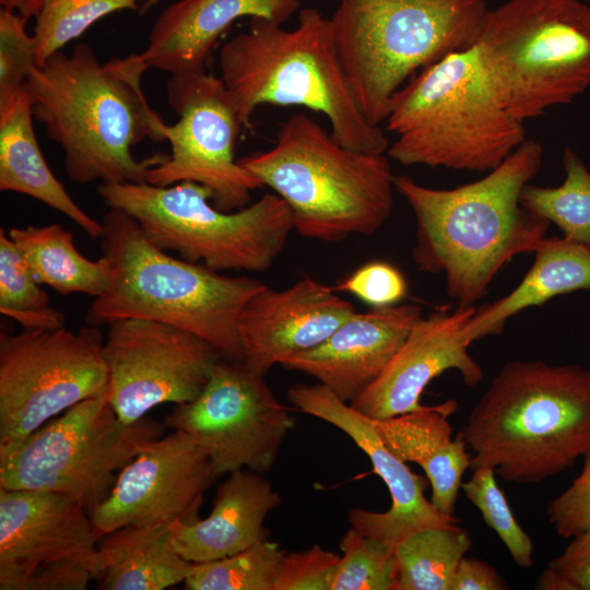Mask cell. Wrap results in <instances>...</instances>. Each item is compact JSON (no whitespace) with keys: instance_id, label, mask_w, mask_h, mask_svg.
Returning <instances> with one entry per match:
<instances>
[{"instance_id":"obj_29","label":"cell","mask_w":590,"mask_h":590,"mask_svg":"<svg viewBox=\"0 0 590 590\" xmlns=\"http://www.w3.org/2000/svg\"><path fill=\"white\" fill-rule=\"evenodd\" d=\"M468 530L451 523L428 527L394 546L396 590H450L460 560L472 546Z\"/></svg>"},{"instance_id":"obj_16","label":"cell","mask_w":590,"mask_h":590,"mask_svg":"<svg viewBox=\"0 0 590 590\" xmlns=\"http://www.w3.org/2000/svg\"><path fill=\"white\" fill-rule=\"evenodd\" d=\"M107 327L103 345L107 396L127 424L160 404L194 400L223 357L205 340L167 323L125 318Z\"/></svg>"},{"instance_id":"obj_33","label":"cell","mask_w":590,"mask_h":590,"mask_svg":"<svg viewBox=\"0 0 590 590\" xmlns=\"http://www.w3.org/2000/svg\"><path fill=\"white\" fill-rule=\"evenodd\" d=\"M153 0H44L36 15L33 36L36 62L43 64L103 17L122 10H137Z\"/></svg>"},{"instance_id":"obj_1","label":"cell","mask_w":590,"mask_h":590,"mask_svg":"<svg viewBox=\"0 0 590 590\" xmlns=\"http://www.w3.org/2000/svg\"><path fill=\"white\" fill-rule=\"evenodd\" d=\"M149 64L141 54L99 62L87 44L36 66L26 82L34 118L63 152L71 181L87 185L146 182L167 155L137 160L132 148L165 141L166 122L142 88Z\"/></svg>"},{"instance_id":"obj_7","label":"cell","mask_w":590,"mask_h":590,"mask_svg":"<svg viewBox=\"0 0 590 590\" xmlns=\"http://www.w3.org/2000/svg\"><path fill=\"white\" fill-rule=\"evenodd\" d=\"M388 148L405 165L489 172L527 140L523 122L493 94L475 47L449 54L414 74L392 97Z\"/></svg>"},{"instance_id":"obj_6","label":"cell","mask_w":590,"mask_h":590,"mask_svg":"<svg viewBox=\"0 0 590 590\" xmlns=\"http://www.w3.org/2000/svg\"><path fill=\"white\" fill-rule=\"evenodd\" d=\"M239 163L285 201L294 231L306 238L339 243L374 235L393 209L389 160L341 145L305 113L281 125L271 149Z\"/></svg>"},{"instance_id":"obj_38","label":"cell","mask_w":590,"mask_h":590,"mask_svg":"<svg viewBox=\"0 0 590 590\" xmlns=\"http://www.w3.org/2000/svg\"><path fill=\"white\" fill-rule=\"evenodd\" d=\"M337 290L353 294L373 308L394 306L408 294L402 272L386 261H370L347 276Z\"/></svg>"},{"instance_id":"obj_43","label":"cell","mask_w":590,"mask_h":590,"mask_svg":"<svg viewBox=\"0 0 590 590\" xmlns=\"http://www.w3.org/2000/svg\"><path fill=\"white\" fill-rule=\"evenodd\" d=\"M156 1H158V0H153L152 3H151V5L154 4Z\"/></svg>"},{"instance_id":"obj_11","label":"cell","mask_w":590,"mask_h":590,"mask_svg":"<svg viewBox=\"0 0 590 590\" xmlns=\"http://www.w3.org/2000/svg\"><path fill=\"white\" fill-rule=\"evenodd\" d=\"M163 433L164 426L146 416L123 423L107 394L84 400L0 451V488L67 495L91 515L121 469Z\"/></svg>"},{"instance_id":"obj_30","label":"cell","mask_w":590,"mask_h":590,"mask_svg":"<svg viewBox=\"0 0 590 590\" xmlns=\"http://www.w3.org/2000/svg\"><path fill=\"white\" fill-rule=\"evenodd\" d=\"M566 178L558 187L527 184L521 205L531 213L555 223L564 237L590 247V172L570 148L564 150Z\"/></svg>"},{"instance_id":"obj_26","label":"cell","mask_w":590,"mask_h":590,"mask_svg":"<svg viewBox=\"0 0 590 590\" xmlns=\"http://www.w3.org/2000/svg\"><path fill=\"white\" fill-rule=\"evenodd\" d=\"M533 266L506 296L475 309L464 329L472 343L503 332L506 321L530 307L580 290H590V247L565 237H544Z\"/></svg>"},{"instance_id":"obj_42","label":"cell","mask_w":590,"mask_h":590,"mask_svg":"<svg viewBox=\"0 0 590 590\" xmlns=\"http://www.w3.org/2000/svg\"><path fill=\"white\" fill-rule=\"evenodd\" d=\"M44 0H0L2 9L16 12L25 19L36 17Z\"/></svg>"},{"instance_id":"obj_14","label":"cell","mask_w":590,"mask_h":590,"mask_svg":"<svg viewBox=\"0 0 590 590\" xmlns=\"http://www.w3.org/2000/svg\"><path fill=\"white\" fill-rule=\"evenodd\" d=\"M165 425L193 437L222 476L241 469L268 472L296 423L264 375L226 359L194 400L176 404Z\"/></svg>"},{"instance_id":"obj_12","label":"cell","mask_w":590,"mask_h":590,"mask_svg":"<svg viewBox=\"0 0 590 590\" xmlns=\"http://www.w3.org/2000/svg\"><path fill=\"white\" fill-rule=\"evenodd\" d=\"M98 327L23 329L0 334V451L73 405L106 396L108 369Z\"/></svg>"},{"instance_id":"obj_15","label":"cell","mask_w":590,"mask_h":590,"mask_svg":"<svg viewBox=\"0 0 590 590\" xmlns=\"http://www.w3.org/2000/svg\"><path fill=\"white\" fill-rule=\"evenodd\" d=\"M167 95L179 119L165 125L170 154L150 169L146 182L201 184L211 190L213 205L225 212L250 204L252 191L263 185L235 160L243 125L222 79L206 71L187 79L169 78Z\"/></svg>"},{"instance_id":"obj_41","label":"cell","mask_w":590,"mask_h":590,"mask_svg":"<svg viewBox=\"0 0 590 590\" xmlns=\"http://www.w3.org/2000/svg\"><path fill=\"white\" fill-rule=\"evenodd\" d=\"M509 587L488 563L463 557L452 578L450 590H506Z\"/></svg>"},{"instance_id":"obj_24","label":"cell","mask_w":590,"mask_h":590,"mask_svg":"<svg viewBox=\"0 0 590 590\" xmlns=\"http://www.w3.org/2000/svg\"><path fill=\"white\" fill-rule=\"evenodd\" d=\"M456 410L457 402L449 400L424 410L371 420L396 457L423 469L432 487V504L448 516H455L462 476L472 461L462 436L452 438L447 417Z\"/></svg>"},{"instance_id":"obj_27","label":"cell","mask_w":590,"mask_h":590,"mask_svg":"<svg viewBox=\"0 0 590 590\" xmlns=\"http://www.w3.org/2000/svg\"><path fill=\"white\" fill-rule=\"evenodd\" d=\"M172 524H127L98 540L99 589L163 590L188 577L193 563L172 543Z\"/></svg>"},{"instance_id":"obj_2","label":"cell","mask_w":590,"mask_h":590,"mask_svg":"<svg viewBox=\"0 0 590 590\" xmlns=\"http://www.w3.org/2000/svg\"><path fill=\"white\" fill-rule=\"evenodd\" d=\"M542 156V145L527 139L486 176L452 189L393 177L415 217L413 262L422 272L444 274L458 306H474L508 261L534 252L545 237L550 222L520 203Z\"/></svg>"},{"instance_id":"obj_5","label":"cell","mask_w":590,"mask_h":590,"mask_svg":"<svg viewBox=\"0 0 590 590\" xmlns=\"http://www.w3.org/2000/svg\"><path fill=\"white\" fill-rule=\"evenodd\" d=\"M101 223L110 280L88 307L86 324L107 326L125 318L158 321L200 337L226 359L243 362L238 320L264 283L170 256L121 210L109 208Z\"/></svg>"},{"instance_id":"obj_35","label":"cell","mask_w":590,"mask_h":590,"mask_svg":"<svg viewBox=\"0 0 590 590\" xmlns=\"http://www.w3.org/2000/svg\"><path fill=\"white\" fill-rule=\"evenodd\" d=\"M495 476L492 467L474 468L470 479L462 482L461 489L503 541L514 562L521 568H530L534 565L533 541L515 518Z\"/></svg>"},{"instance_id":"obj_37","label":"cell","mask_w":590,"mask_h":590,"mask_svg":"<svg viewBox=\"0 0 590 590\" xmlns=\"http://www.w3.org/2000/svg\"><path fill=\"white\" fill-rule=\"evenodd\" d=\"M340 557L318 544L285 553L274 590H331Z\"/></svg>"},{"instance_id":"obj_36","label":"cell","mask_w":590,"mask_h":590,"mask_svg":"<svg viewBox=\"0 0 590 590\" xmlns=\"http://www.w3.org/2000/svg\"><path fill=\"white\" fill-rule=\"evenodd\" d=\"M27 19L0 10V107L15 99L36 68V44L26 31Z\"/></svg>"},{"instance_id":"obj_25","label":"cell","mask_w":590,"mask_h":590,"mask_svg":"<svg viewBox=\"0 0 590 590\" xmlns=\"http://www.w3.org/2000/svg\"><path fill=\"white\" fill-rule=\"evenodd\" d=\"M33 108L25 88L0 107V190L38 200L62 213L92 238L102 223L87 214L68 193L48 166L34 131Z\"/></svg>"},{"instance_id":"obj_17","label":"cell","mask_w":590,"mask_h":590,"mask_svg":"<svg viewBox=\"0 0 590 590\" xmlns=\"http://www.w3.org/2000/svg\"><path fill=\"white\" fill-rule=\"evenodd\" d=\"M219 477L196 439L173 430L148 441L121 469L91 520L99 539L127 524L192 521Z\"/></svg>"},{"instance_id":"obj_8","label":"cell","mask_w":590,"mask_h":590,"mask_svg":"<svg viewBox=\"0 0 590 590\" xmlns=\"http://www.w3.org/2000/svg\"><path fill=\"white\" fill-rule=\"evenodd\" d=\"M487 11L484 0H339L333 39L366 120L380 126L417 71L474 47Z\"/></svg>"},{"instance_id":"obj_32","label":"cell","mask_w":590,"mask_h":590,"mask_svg":"<svg viewBox=\"0 0 590 590\" xmlns=\"http://www.w3.org/2000/svg\"><path fill=\"white\" fill-rule=\"evenodd\" d=\"M285 553L267 539L221 559L193 563L184 583L189 590H274Z\"/></svg>"},{"instance_id":"obj_23","label":"cell","mask_w":590,"mask_h":590,"mask_svg":"<svg viewBox=\"0 0 590 590\" xmlns=\"http://www.w3.org/2000/svg\"><path fill=\"white\" fill-rule=\"evenodd\" d=\"M282 499L263 474L249 469L228 473L204 519L170 526L175 550L191 563L221 559L269 539L268 515Z\"/></svg>"},{"instance_id":"obj_13","label":"cell","mask_w":590,"mask_h":590,"mask_svg":"<svg viewBox=\"0 0 590 590\" xmlns=\"http://www.w3.org/2000/svg\"><path fill=\"white\" fill-rule=\"evenodd\" d=\"M98 540L75 498L0 488V589L85 590L98 575Z\"/></svg>"},{"instance_id":"obj_10","label":"cell","mask_w":590,"mask_h":590,"mask_svg":"<svg viewBox=\"0 0 590 590\" xmlns=\"http://www.w3.org/2000/svg\"><path fill=\"white\" fill-rule=\"evenodd\" d=\"M98 194L108 208L131 215L160 249L219 272L268 270L294 231L291 210L276 193L232 212L215 208L211 190L193 181L101 184Z\"/></svg>"},{"instance_id":"obj_31","label":"cell","mask_w":590,"mask_h":590,"mask_svg":"<svg viewBox=\"0 0 590 590\" xmlns=\"http://www.w3.org/2000/svg\"><path fill=\"white\" fill-rule=\"evenodd\" d=\"M0 312L23 329H56L66 324L63 314L50 305L48 294L32 274L23 255L0 229Z\"/></svg>"},{"instance_id":"obj_9","label":"cell","mask_w":590,"mask_h":590,"mask_svg":"<svg viewBox=\"0 0 590 590\" xmlns=\"http://www.w3.org/2000/svg\"><path fill=\"white\" fill-rule=\"evenodd\" d=\"M474 47L502 107L521 122L538 118L590 85V7L509 0L487 11Z\"/></svg>"},{"instance_id":"obj_40","label":"cell","mask_w":590,"mask_h":590,"mask_svg":"<svg viewBox=\"0 0 590 590\" xmlns=\"http://www.w3.org/2000/svg\"><path fill=\"white\" fill-rule=\"evenodd\" d=\"M534 588L590 590V533L573 538L563 553L547 563Z\"/></svg>"},{"instance_id":"obj_21","label":"cell","mask_w":590,"mask_h":590,"mask_svg":"<svg viewBox=\"0 0 590 590\" xmlns=\"http://www.w3.org/2000/svg\"><path fill=\"white\" fill-rule=\"evenodd\" d=\"M421 318L413 304L355 311L321 344L281 365L311 376L350 403L380 376Z\"/></svg>"},{"instance_id":"obj_28","label":"cell","mask_w":590,"mask_h":590,"mask_svg":"<svg viewBox=\"0 0 590 590\" xmlns=\"http://www.w3.org/2000/svg\"><path fill=\"white\" fill-rule=\"evenodd\" d=\"M8 235L42 285L63 296L80 293L96 298L106 291L110 280L107 258L84 257L76 249L72 233L61 225L11 227Z\"/></svg>"},{"instance_id":"obj_18","label":"cell","mask_w":590,"mask_h":590,"mask_svg":"<svg viewBox=\"0 0 590 590\" xmlns=\"http://www.w3.org/2000/svg\"><path fill=\"white\" fill-rule=\"evenodd\" d=\"M287 398L298 411L345 433L367 455L374 472L389 491L391 506L384 512L351 509L349 521L352 528L394 547L405 536L421 529L458 523L455 516L442 514L425 497L426 480L389 450L370 417L321 384L293 385Z\"/></svg>"},{"instance_id":"obj_4","label":"cell","mask_w":590,"mask_h":590,"mask_svg":"<svg viewBox=\"0 0 590 590\" xmlns=\"http://www.w3.org/2000/svg\"><path fill=\"white\" fill-rule=\"evenodd\" d=\"M274 21L250 17L247 30L220 50V71L243 128L261 105L303 106L321 113L341 145L384 154L389 141L380 126L359 110L335 48L331 20L315 8L298 12L286 30Z\"/></svg>"},{"instance_id":"obj_3","label":"cell","mask_w":590,"mask_h":590,"mask_svg":"<svg viewBox=\"0 0 590 590\" xmlns=\"http://www.w3.org/2000/svg\"><path fill=\"white\" fill-rule=\"evenodd\" d=\"M459 434L472 451L471 469L492 467L515 484L555 476L590 452V370L508 362Z\"/></svg>"},{"instance_id":"obj_34","label":"cell","mask_w":590,"mask_h":590,"mask_svg":"<svg viewBox=\"0 0 590 590\" xmlns=\"http://www.w3.org/2000/svg\"><path fill=\"white\" fill-rule=\"evenodd\" d=\"M342 556L331 590H396L394 547L349 529L340 540Z\"/></svg>"},{"instance_id":"obj_20","label":"cell","mask_w":590,"mask_h":590,"mask_svg":"<svg viewBox=\"0 0 590 590\" xmlns=\"http://www.w3.org/2000/svg\"><path fill=\"white\" fill-rule=\"evenodd\" d=\"M354 312L332 287L310 278L281 291L266 285L238 320L243 363L266 375L275 364L321 344Z\"/></svg>"},{"instance_id":"obj_39","label":"cell","mask_w":590,"mask_h":590,"mask_svg":"<svg viewBox=\"0 0 590 590\" xmlns=\"http://www.w3.org/2000/svg\"><path fill=\"white\" fill-rule=\"evenodd\" d=\"M583 458L580 474L546 508L548 521L565 539L590 533V452Z\"/></svg>"},{"instance_id":"obj_19","label":"cell","mask_w":590,"mask_h":590,"mask_svg":"<svg viewBox=\"0 0 590 590\" xmlns=\"http://www.w3.org/2000/svg\"><path fill=\"white\" fill-rule=\"evenodd\" d=\"M476 307L441 306L421 318L380 376L350 402L371 420H385L428 405L421 403L427 385L449 369H456L469 387L483 378L481 365L470 355L471 342L464 328Z\"/></svg>"},{"instance_id":"obj_22","label":"cell","mask_w":590,"mask_h":590,"mask_svg":"<svg viewBox=\"0 0 590 590\" xmlns=\"http://www.w3.org/2000/svg\"><path fill=\"white\" fill-rule=\"evenodd\" d=\"M299 8L300 0H177L156 19L141 55L150 68L187 79L205 71L213 47L238 19L283 24Z\"/></svg>"}]
</instances>
